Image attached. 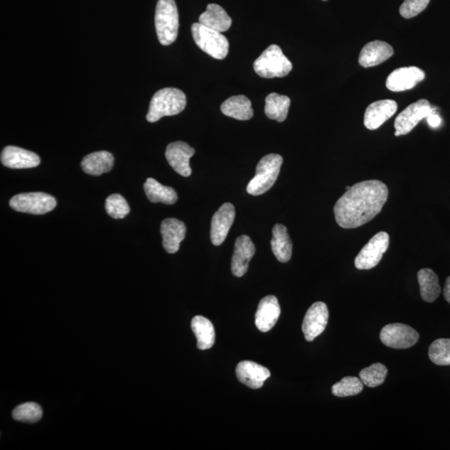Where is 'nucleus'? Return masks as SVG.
I'll return each instance as SVG.
<instances>
[{"mask_svg": "<svg viewBox=\"0 0 450 450\" xmlns=\"http://www.w3.org/2000/svg\"><path fill=\"white\" fill-rule=\"evenodd\" d=\"M388 196V188L380 181L355 183L338 198L333 208L337 224L343 229H355L367 224L380 214Z\"/></svg>", "mask_w": 450, "mask_h": 450, "instance_id": "1", "label": "nucleus"}, {"mask_svg": "<svg viewBox=\"0 0 450 450\" xmlns=\"http://www.w3.org/2000/svg\"><path fill=\"white\" fill-rule=\"evenodd\" d=\"M186 95L181 90L164 88L159 90L150 101L146 119L154 123L166 116L178 114L186 109Z\"/></svg>", "mask_w": 450, "mask_h": 450, "instance_id": "2", "label": "nucleus"}, {"mask_svg": "<svg viewBox=\"0 0 450 450\" xmlns=\"http://www.w3.org/2000/svg\"><path fill=\"white\" fill-rule=\"evenodd\" d=\"M284 159L277 154H270L261 159L256 167L255 176L247 186V192L258 196L268 192L277 182Z\"/></svg>", "mask_w": 450, "mask_h": 450, "instance_id": "3", "label": "nucleus"}, {"mask_svg": "<svg viewBox=\"0 0 450 450\" xmlns=\"http://www.w3.org/2000/svg\"><path fill=\"white\" fill-rule=\"evenodd\" d=\"M292 63L284 55L282 48L272 45L266 48L254 63V70L265 79L282 78L291 72Z\"/></svg>", "mask_w": 450, "mask_h": 450, "instance_id": "4", "label": "nucleus"}, {"mask_svg": "<svg viewBox=\"0 0 450 450\" xmlns=\"http://www.w3.org/2000/svg\"><path fill=\"white\" fill-rule=\"evenodd\" d=\"M178 13L174 0H158L156 28L159 43L168 46L176 41L178 33Z\"/></svg>", "mask_w": 450, "mask_h": 450, "instance_id": "5", "label": "nucleus"}, {"mask_svg": "<svg viewBox=\"0 0 450 450\" xmlns=\"http://www.w3.org/2000/svg\"><path fill=\"white\" fill-rule=\"evenodd\" d=\"M192 36L197 46L216 60H224L228 55L230 43L222 33L211 30L200 23H193Z\"/></svg>", "mask_w": 450, "mask_h": 450, "instance_id": "6", "label": "nucleus"}, {"mask_svg": "<svg viewBox=\"0 0 450 450\" xmlns=\"http://www.w3.org/2000/svg\"><path fill=\"white\" fill-rule=\"evenodd\" d=\"M9 205L14 210L31 215H45L57 205L54 197L42 192L19 193L14 196Z\"/></svg>", "mask_w": 450, "mask_h": 450, "instance_id": "7", "label": "nucleus"}, {"mask_svg": "<svg viewBox=\"0 0 450 450\" xmlns=\"http://www.w3.org/2000/svg\"><path fill=\"white\" fill-rule=\"evenodd\" d=\"M434 112V109L427 100H420L417 102L411 104L395 119V136L405 135L412 132L421 120L427 119L428 116Z\"/></svg>", "mask_w": 450, "mask_h": 450, "instance_id": "8", "label": "nucleus"}, {"mask_svg": "<svg viewBox=\"0 0 450 450\" xmlns=\"http://www.w3.org/2000/svg\"><path fill=\"white\" fill-rule=\"evenodd\" d=\"M390 245V236L380 232L368 242L355 260L358 269H371L378 265Z\"/></svg>", "mask_w": 450, "mask_h": 450, "instance_id": "9", "label": "nucleus"}, {"mask_svg": "<svg viewBox=\"0 0 450 450\" xmlns=\"http://www.w3.org/2000/svg\"><path fill=\"white\" fill-rule=\"evenodd\" d=\"M419 335L412 327L403 323H390L382 328L380 340L385 345L397 350L409 348L418 342Z\"/></svg>", "mask_w": 450, "mask_h": 450, "instance_id": "10", "label": "nucleus"}, {"mask_svg": "<svg viewBox=\"0 0 450 450\" xmlns=\"http://www.w3.org/2000/svg\"><path fill=\"white\" fill-rule=\"evenodd\" d=\"M328 321L326 304L316 302L308 309L304 318L302 331L307 341H313L326 330Z\"/></svg>", "mask_w": 450, "mask_h": 450, "instance_id": "11", "label": "nucleus"}, {"mask_svg": "<svg viewBox=\"0 0 450 450\" xmlns=\"http://www.w3.org/2000/svg\"><path fill=\"white\" fill-rule=\"evenodd\" d=\"M195 153V149L191 148L187 143L177 141L168 145L166 157L174 171L183 177H188L192 173L190 161Z\"/></svg>", "mask_w": 450, "mask_h": 450, "instance_id": "12", "label": "nucleus"}, {"mask_svg": "<svg viewBox=\"0 0 450 450\" xmlns=\"http://www.w3.org/2000/svg\"><path fill=\"white\" fill-rule=\"evenodd\" d=\"M425 78V73L419 68H400L391 73L386 80V87L393 92H402L414 88Z\"/></svg>", "mask_w": 450, "mask_h": 450, "instance_id": "13", "label": "nucleus"}, {"mask_svg": "<svg viewBox=\"0 0 450 450\" xmlns=\"http://www.w3.org/2000/svg\"><path fill=\"white\" fill-rule=\"evenodd\" d=\"M235 218V209L230 203L221 205L215 212L211 221L210 238L213 245L219 246L224 243L233 225Z\"/></svg>", "mask_w": 450, "mask_h": 450, "instance_id": "14", "label": "nucleus"}, {"mask_svg": "<svg viewBox=\"0 0 450 450\" xmlns=\"http://www.w3.org/2000/svg\"><path fill=\"white\" fill-rule=\"evenodd\" d=\"M255 254V246L249 236L241 235L236 240L231 262L232 273L235 277H244L248 271L249 264Z\"/></svg>", "mask_w": 450, "mask_h": 450, "instance_id": "15", "label": "nucleus"}, {"mask_svg": "<svg viewBox=\"0 0 450 450\" xmlns=\"http://www.w3.org/2000/svg\"><path fill=\"white\" fill-rule=\"evenodd\" d=\"M237 378L249 388L258 390L270 377V372L262 365L252 361L245 360L236 367Z\"/></svg>", "mask_w": 450, "mask_h": 450, "instance_id": "16", "label": "nucleus"}, {"mask_svg": "<svg viewBox=\"0 0 450 450\" xmlns=\"http://www.w3.org/2000/svg\"><path fill=\"white\" fill-rule=\"evenodd\" d=\"M398 109V105L394 100H385L372 103L365 110L364 124L370 130L381 127L393 116Z\"/></svg>", "mask_w": 450, "mask_h": 450, "instance_id": "17", "label": "nucleus"}, {"mask_svg": "<svg viewBox=\"0 0 450 450\" xmlns=\"http://www.w3.org/2000/svg\"><path fill=\"white\" fill-rule=\"evenodd\" d=\"M280 316V306L277 297L269 295L261 299L255 314V324L263 333L272 330Z\"/></svg>", "mask_w": 450, "mask_h": 450, "instance_id": "18", "label": "nucleus"}, {"mask_svg": "<svg viewBox=\"0 0 450 450\" xmlns=\"http://www.w3.org/2000/svg\"><path fill=\"white\" fill-rule=\"evenodd\" d=\"M161 233L163 237V247L168 254H176L180 250L181 242L186 235V226L174 218H168L162 222Z\"/></svg>", "mask_w": 450, "mask_h": 450, "instance_id": "19", "label": "nucleus"}, {"mask_svg": "<svg viewBox=\"0 0 450 450\" xmlns=\"http://www.w3.org/2000/svg\"><path fill=\"white\" fill-rule=\"evenodd\" d=\"M1 163L11 168H31L40 166L36 154L16 146H6L1 153Z\"/></svg>", "mask_w": 450, "mask_h": 450, "instance_id": "20", "label": "nucleus"}, {"mask_svg": "<svg viewBox=\"0 0 450 450\" xmlns=\"http://www.w3.org/2000/svg\"><path fill=\"white\" fill-rule=\"evenodd\" d=\"M394 50L388 43L376 41L367 43L360 52L359 63L365 68L379 65L393 56Z\"/></svg>", "mask_w": 450, "mask_h": 450, "instance_id": "21", "label": "nucleus"}, {"mask_svg": "<svg viewBox=\"0 0 450 450\" xmlns=\"http://www.w3.org/2000/svg\"><path fill=\"white\" fill-rule=\"evenodd\" d=\"M198 23L215 31L223 33L230 30L232 19L219 4H208L206 11L198 18Z\"/></svg>", "mask_w": 450, "mask_h": 450, "instance_id": "22", "label": "nucleus"}, {"mask_svg": "<svg viewBox=\"0 0 450 450\" xmlns=\"http://www.w3.org/2000/svg\"><path fill=\"white\" fill-rule=\"evenodd\" d=\"M114 164L113 154L108 151L94 152L86 156L81 162L84 172L93 176L109 172Z\"/></svg>", "mask_w": 450, "mask_h": 450, "instance_id": "23", "label": "nucleus"}, {"mask_svg": "<svg viewBox=\"0 0 450 450\" xmlns=\"http://www.w3.org/2000/svg\"><path fill=\"white\" fill-rule=\"evenodd\" d=\"M271 248L279 262L286 263L291 259L293 245L286 227L280 224L274 225Z\"/></svg>", "mask_w": 450, "mask_h": 450, "instance_id": "24", "label": "nucleus"}, {"mask_svg": "<svg viewBox=\"0 0 450 450\" xmlns=\"http://www.w3.org/2000/svg\"><path fill=\"white\" fill-rule=\"evenodd\" d=\"M220 109L225 115L238 120H249L254 116L252 104L245 95L230 97L222 104Z\"/></svg>", "mask_w": 450, "mask_h": 450, "instance_id": "25", "label": "nucleus"}, {"mask_svg": "<svg viewBox=\"0 0 450 450\" xmlns=\"http://www.w3.org/2000/svg\"><path fill=\"white\" fill-rule=\"evenodd\" d=\"M191 328L197 338L198 348L206 350L214 346L215 331L209 319L203 316H195L191 322Z\"/></svg>", "mask_w": 450, "mask_h": 450, "instance_id": "26", "label": "nucleus"}, {"mask_svg": "<svg viewBox=\"0 0 450 450\" xmlns=\"http://www.w3.org/2000/svg\"><path fill=\"white\" fill-rule=\"evenodd\" d=\"M145 195L151 203H162L164 205H173L178 200L176 191L171 187L164 186L153 178H147L144 185Z\"/></svg>", "mask_w": 450, "mask_h": 450, "instance_id": "27", "label": "nucleus"}, {"mask_svg": "<svg viewBox=\"0 0 450 450\" xmlns=\"http://www.w3.org/2000/svg\"><path fill=\"white\" fill-rule=\"evenodd\" d=\"M420 294L425 302L433 303L441 292L437 274L430 269H422L418 272Z\"/></svg>", "mask_w": 450, "mask_h": 450, "instance_id": "28", "label": "nucleus"}, {"mask_svg": "<svg viewBox=\"0 0 450 450\" xmlns=\"http://www.w3.org/2000/svg\"><path fill=\"white\" fill-rule=\"evenodd\" d=\"M290 103L288 96L271 93L265 99V114L270 119L284 122L287 119Z\"/></svg>", "mask_w": 450, "mask_h": 450, "instance_id": "29", "label": "nucleus"}, {"mask_svg": "<svg viewBox=\"0 0 450 450\" xmlns=\"http://www.w3.org/2000/svg\"><path fill=\"white\" fill-rule=\"evenodd\" d=\"M388 370L380 363H375L370 367L365 368L360 373V378L363 384L370 388H375L384 383Z\"/></svg>", "mask_w": 450, "mask_h": 450, "instance_id": "30", "label": "nucleus"}, {"mask_svg": "<svg viewBox=\"0 0 450 450\" xmlns=\"http://www.w3.org/2000/svg\"><path fill=\"white\" fill-rule=\"evenodd\" d=\"M429 357L434 364L450 365V338H439L430 345Z\"/></svg>", "mask_w": 450, "mask_h": 450, "instance_id": "31", "label": "nucleus"}, {"mask_svg": "<svg viewBox=\"0 0 450 450\" xmlns=\"http://www.w3.org/2000/svg\"><path fill=\"white\" fill-rule=\"evenodd\" d=\"M364 384L356 377L348 376L332 387V393L337 397L354 396L361 393Z\"/></svg>", "mask_w": 450, "mask_h": 450, "instance_id": "32", "label": "nucleus"}, {"mask_svg": "<svg viewBox=\"0 0 450 450\" xmlns=\"http://www.w3.org/2000/svg\"><path fill=\"white\" fill-rule=\"evenodd\" d=\"M42 409L40 405L28 402L17 406L13 411V418L24 423H36L42 417Z\"/></svg>", "mask_w": 450, "mask_h": 450, "instance_id": "33", "label": "nucleus"}, {"mask_svg": "<svg viewBox=\"0 0 450 450\" xmlns=\"http://www.w3.org/2000/svg\"><path fill=\"white\" fill-rule=\"evenodd\" d=\"M105 210L107 214L115 220L124 219L130 212L128 202L118 193L107 198L105 201Z\"/></svg>", "mask_w": 450, "mask_h": 450, "instance_id": "34", "label": "nucleus"}, {"mask_svg": "<svg viewBox=\"0 0 450 450\" xmlns=\"http://www.w3.org/2000/svg\"><path fill=\"white\" fill-rule=\"evenodd\" d=\"M430 0H405L400 9V13L405 18L417 16L428 6Z\"/></svg>", "mask_w": 450, "mask_h": 450, "instance_id": "35", "label": "nucleus"}, {"mask_svg": "<svg viewBox=\"0 0 450 450\" xmlns=\"http://www.w3.org/2000/svg\"><path fill=\"white\" fill-rule=\"evenodd\" d=\"M427 122L430 127L437 128L439 127L440 124H441V118L435 112L429 115L427 117Z\"/></svg>", "mask_w": 450, "mask_h": 450, "instance_id": "36", "label": "nucleus"}, {"mask_svg": "<svg viewBox=\"0 0 450 450\" xmlns=\"http://www.w3.org/2000/svg\"><path fill=\"white\" fill-rule=\"evenodd\" d=\"M444 296L446 301L450 304V277L445 282L444 288Z\"/></svg>", "mask_w": 450, "mask_h": 450, "instance_id": "37", "label": "nucleus"}, {"mask_svg": "<svg viewBox=\"0 0 450 450\" xmlns=\"http://www.w3.org/2000/svg\"><path fill=\"white\" fill-rule=\"evenodd\" d=\"M350 188H351V187L348 186V187H346V190H347V191H348V190H350Z\"/></svg>", "mask_w": 450, "mask_h": 450, "instance_id": "38", "label": "nucleus"}, {"mask_svg": "<svg viewBox=\"0 0 450 450\" xmlns=\"http://www.w3.org/2000/svg\"><path fill=\"white\" fill-rule=\"evenodd\" d=\"M323 1H327V0H323Z\"/></svg>", "mask_w": 450, "mask_h": 450, "instance_id": "39", "label": "nucleus"}]
</instances>
